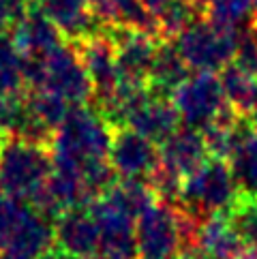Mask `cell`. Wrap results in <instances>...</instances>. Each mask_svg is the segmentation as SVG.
Segmentation results:
<instances>
[{"label":"cell","instance_id":"obj_1","mask_svg":"<svg viewBox=\"0 0 257 259\" xmlns=\"http://www.w3.org/2000/svg\"><path fill=\"white\" fill-rule=\"evenodd\" d=\"M52 176V148L5 137L0 144V191L28 203Z\"/></svg>","mask_w":257,"mask_h":259},{"label":"cell","instance_id":"obj_2","mask_svg":"<svg viewBox=\"0 0 257 259\" xmlns=\"http://www.w3.org/2000/svg\"><path fill=\"white\" fill-rule=\"evenodd\" d=\"M114 128L90 105H71L64 122L56 128L52 142V154L77 161L107 159Z\"/></svg>","mask_w":257,"mask_h":259},{"label":"cell","instance_id":"obj_3","mask_svg":"<svg viewBox=\"0 0 257 259\" xmlns=\"http://www.w3.org/2000/svg\"><path fill=\"white\" fill-rule=\"evenodd\" d=\"M238 197H240V187L229 163L223 159H208L199 169L185 178L178 201L201 217H227Z\"/></svg>","mask_w":257,"mask_h":259},{"label":"cell","instance_id":"obj_4","mask_svg":"<svg viewBox=\"0 0 257 259\" xmlns=\"http://www.w3.org/2000/svg\"><path fill=\"white\" fill-rule=\"evenodd\" d=\"M238 28H223L208 20L193 22L187 30H182L174 43L180 52L182 60L193 71L217 73L234 60Z\"/></svg>","mask_w":257,"mask_h":259},{"label":"cell","instance_id":"obj_5","mask_svg":"<svg viewBox=\"0 0 257 259\" xmlns=\"http://www.w3.org/2000/svg\"><path fill=\"white\" fill-rule=\"evenodd\" d=\"M43 84L39 90H50L62 97L69 105H88L93 101V81L73 43H62L43 56Z\"/></svg>","mask_w":257,"mask_h":259},{"label":"cell","instance_id":"obj_6","mask_svg":"<svg viewBox=\"0 0 257 259\" xmlns=\"http://www.w3.org/2000/svg\"><path fill=\"white\" fill-rule=\"evenodd\" d=\"M172 103L180 120H185L187 126L199 128V131L215 122L227 107L221 79L217 73L210 71H197L195 75H189L172 92Z\"/></svg>","mask_w":257,"mask_h":259},{"label":"cell","instance_id":"obj_7","mask_svg":"<svg viewBox=\"0 0 257 259\" xmlns=\"http://www.w3.org/2000/svg\"><path fill=\"white\" fill-rule=\"evenodd\" d=\"M135 240L140 259H174L180 255L176 203L157 199L137 219Z\"/></svg>","mask_w":257,"mask_h":259},{"label":"cell","instance_id":"obj_8","mask_svg":"<svg viewBox=\"0 0 257 259\" xmlns=\"http://www.w3.org/2000/svg\"><path fill=\"white\" fill-rule=\"evenodd\" d=\"M79 52V58L84 62V67L88 71V77L93 81V107L103 105L105 101H109L118 86L122 84V75L118 69V60H116V48L114 41L109 39L107 28L101 30L95 36L73 43Z\"/></svg>","mask_w":257,"mask_h":259},{"label":"cell","instance_id":"obj_9","mask_svg":"<svg viewBox=\"0 0 257 259\" xmlns=\"http://www.w3.org/2000/svg\"><path fill=\"white\" fill-rule=\"evenodd\" d=\"M107 159L116 169L118 178L146 180L148 174L157 167L161 156L157 146L148 137L137 133L131 126H118L112 133Z\"/></svg>","mask_w":257,"mask_h":259},{"label":"cell","instance_id":"obj_10","mask_svg":"<svg viewBox=\"0 0 257 259\" xmlns=\"http://www.w3.org/2000/svg\"><path fill=\"white\" fill-rule=\"evenodd\" d=\"M107 34L114 41L116 60L122 79L148 84L150 67L154 54H157L159 39H154L148 32L128 30V28H107Z\"/></svg>","mask_w":257,"mask_h":259},{"label":"cell","instance_id":"obj_11","mask_svg":"<svg viewBox=\"0 0 257 259\" xmlns=\"http://www.w3.org/2000/svg\"><path fill=\"white\" fill-rule=\"evenodd\" d=\"M39 9L69 43H79L105 30L88 0H39Z\"/></svg>","mask_w":257,"mask_h":259},{"label":"cell","instance_id":"obj_12","mask_svg":"<svg viewBox=\"0 0 257 259\" xmlns=\"http://www.w3.org/2000/svg\"><path fill=\"white\" fill-rule=\"evenodd\" d=\"M101 231L84 208L67 210L54 221V244L79 259H95Z\"/></svg>","mask_w":257,"mask_h":259},{"label":"cell","instance_id":"obj_13","mask_svg":"<svg viewBox=\"0 0 257 259\" xmlns=\"http://www.w3.org/2000/svg\"><path fill=\"white\" fill-rule=\"evenodd\" d=\"M124 126L135 128L137 133L148 137L152 144H163L169 135H174L180 128V116L172 99L154 97L150 92V97L131 112Z\"/></svg>","mask_w":257,"mask_h":259},{"label":"cell","instance_id":"obj_14","mask_svg":"<svg viewBox=\"0 0 257 259\" xmlns=\"http://www.w3.org/2000/svg\"><path fill=\"white\" fill-rule=\"evenodd\" d=\"M11 39L22 56L43 58L62 45V34L39 7H28V11L11 28Z\"/></svg>","mask_w":257,"mask_h":259},{"label":"cell","instance_id":"obj_15","mask_svg":"<svg viewBox=\"0 0 257 259\" xmlns=\"http://www.w3.org/2000/svg\"><path fill=\"white\" fill-rule=\"evenodd\" d=\"M161 161L172 165L176 171H180L182 176L193 174L195 169H199L210 156L204 144V135H201L199 128L193 126H180L176 133L169 135L167 140L161 144Z\"/></svg>","mask_w":257,"mask_h":259},{"label":"cell","instance_id":"obj_16","mask_svg":"<svg viewBox=\"0 0 257 259\" xmlns=\"http://www.w3.org/2000/svg\"><path fill=\"white\" fill-rule=\"evenodd\" d=\"M197 248H201L210 259H244L249 244L236 234L227 217L212 214L201 221Z\"/></svg>","mask_w":257,"mask_h":259},{"label":"cell","instance_id":"obj_17","mask_svg":"<svg viewBox=\"0 0 257 259\" xmlns=\"http://www.w3.org/2000/svg\"><path fill=\"white\" fill-rule=\"evenodd\" d=\"M227 163L234 171L240 193L257 197V128L251 118L240 120L238 140Z\"/></svg>","mask_w":257,"mask_h":259},{"label":"cell","instance_id":"obj_18","mask_svg":"<svg viewBox=\"0 0 257 259\" xmlns=\"http://www.w3.org/2000/svg\"><path fill=\"white\" fill-rule=\"evenodd\" d=\"M189 67L182 60L180 52L174 41H159L157 54H154L150 75H148V90L154 97L172 99V92L189 77Z\"/></svg>","mask_w":257,"mask_h":259},{"label":"cell","instance_id":"obj_19","mask_svg":"<svg viewBox=\"0 0 257 259\" xmlns=\"http://www.w3.org/2000/svg\"><path fill=\"white\" fill-rule=\"evenodd\" d=\"M52 246H54V221L39 214L34 208H26V214L22 223L17 225L7 251L24 259H36Z\"/></svg>","mask_w":257,"mask_h":259},{"label":"cell","instance_id":"obj_20","mask_svg":"<svg viewBox=\"0 0 257 259\" xmlns=\"http://www.w3.org/2000/svg\"><path fill=\"white\" fill-rule=\"evenodd\" d=\"M221 88L225 95V103L234 109L238 116L249 118L253 114V103L257 97V79L251 77L249 73L238 69L234 62L221 69Z\"/></svg>","mask_w":257,"mask_h":259},{"label":"cell","instance_id":"obj_21","mask_svg":"<svg viewBox=\"0 0 257 259\" xmlns=\"http://www.w3.org/2000/svg\"><path fill=\"white\" fill-rule=\"evenodd\" d=\"M99 251L95 259H140L135 240V223H120L99 229Z\"/></svg>","mask_w":257,"mask_h":259},{"label":"cell","instance_id":"obj_22","mask_svg":"<svg viewBox=\"0 0 257 259\" xmlns=\"http://www.w3.org/2000/svg\"><path fill=\"white\" fill-rule=\"evenodd\" d=\"M22 54L15 48L9 32L0 34V95H24Z\"/></svg>","mask_w":257,"mask_h":259},{"label":"cell","instance_id":"obj_23","mask_svg":"<svg viewBox=\"0 0 257 259\" xmlns=\"http://www.w3.org/2000/svg\"><path fill=\"white\" fill-rule=\"evenodd\" d=\"M24 97H26V103H28L30 112L39 118L43 124H48L52 131H56L64 122V118H67L69 109H71L67 101L50 90H26Z\"/></svg>","mask_w":257,"mask_h":259},{"label":"cell","instance_id":"obj_24","mask_svg":"<svg viewBox=\"0 0 257 259\" xmlns=\"http://www.w3.org/2000/svg\"><path fill=\"white\" fill-rule=\"evenodd\" d=\"M227 221L249 246L257 244V197L240 193L234 208L229 210Z\"/></svg>","mask_w":257,"mask_h":259},{"label":"cell","instance_id":"obj_25","mask_svg":"<svg viewBox=\"0 0 257 259\" xmlns=\"http://www.w3.org/2000/svg\"><path fill=\"white\" fill-rule=\"evenodd\" d=\"M159 156H161V154H159ZM146 182H148V187L152 189L154 195H157V199L174 203V201L180 199L182 184H185V176L174 169L172 165L163 163V161L159 159L157 167H154V169L148 174Z\"/></svg>","mask_w":257,"mask_h":259},{"label":"cell","instance_id":"obj_26","mask_svg":"<svg viewBox=\"0 0 257 259\" xmlns=\"http://www.w3.org/2000/svg\"><path fill=\"white\" fill-rule=\"evenodd\" d=\"M251 9L253 0H212L206 17L223 28H238Z\"/></svg>","mask_w":257,"mask_h":259},{"label":"cell","instance_id":"obj_27","mask_svg":"<svg viewBox=\"0 0 257 259\" xmlns=\"http://www.w3.org/2000/svg\"><path fill=\"white\" fill-rule=\"evenodd\" d=\"M26 208L28 206L24 201L9 197L0 191V251H7L17 225L22 223L26 214Z\"/></svg>","mask_w":257,"mask_h":259},{"label":"cell","instance_id":"obj_28","mask_svg":"<svg viewBox=\"0 0 257 259\" xmlns=\"http://www.w3.org/2000/svg\"><path fill=\"white\" fill-rule=\"evenodd\" d=\"M238 69H242L244 73H249L251 77L257 79V30L253 26L244 30H238L236 39V52L232 60Z\"/></svg>","mask_w":257,"mask_h":259},{"label":"cell","instance_id":"obj_29","mask_svg":"<svg viewBox=\"0 0 257 259\" xmlns=\"http://www.w3.org/2000/svg\"><path fill=\"white\" fill-rule=\"evenodd\" d=\"M28 0H0V34L11 32V28L28 11Z\"/></svg>","mask_w":257,"mask_h":259},{"label":"cell","instance_id":"obj_30","mask_svg":"<svg viewBox=\"0 0 257 259\" xmlns=\"http://www.w3.org/2000/svg\"><path fill=\"white\" fill-rule=\"evenodd\" d=\"M140 3L144 5V9H146V11H148L152 17H154V20H157V17L165 11V9H167L172 3H174V0H140Z\"/></svg>","mask_w":257,"mask_h":259},{"label":"cell","instance_id":"obj_31","mask_svg":"<svg viewBox=\"0 0 257 259\" xmlns=\"http://www.w3.org/2000/svg\"><path fill=\"white\" fill-rule=\"evenodd\" d=\"M36 259H79V257H75V255H71L69 251H64V248H60V246H52V248H48L43 255H39Z\"/></svg>","mask_w":257,"mask_h":259},{"label":"cell","instance_id":"obj_32","mask_svg":"<svg viewBox=\"0 0 257 259\" xmlns=\"http://www.w3.org/2000/svg\"><path fill=\"white\" fill-rule=\"evenodd\" d=\"M189 3L193 5V9H195V11L201 17H206L208 15V9H210V3H212V0H189Z\"/></svg>","mask_w":257,"mask_h":259},{"label":"cell","instance_id":"obj_33","mask_svg":"<svg viewBox=\"0 0 257 259\" xmlns=\"http://www.w3.org/2000/svg\"><path fill=\"white\" fill-rule=\"evenodd\" d=\"M180 259H210L201 248H193V251L185 253V255H180Z\"/></svg>","mask_w":257,"mask_h":259},{"label":"cell","instance_id":"obj_34","mask_svg":"<svg viewBox=\"0 0 257 259\" xmlns=\"http://www.w3.org/2000/svg\"><path fill=\"white\" fill-rule=\"evenodd\" d=\"M0 259H24V257L15 255V253H11V251H0Z\"/></svg>","mask_w":257,"mask_h":259},{"label":"cell","instance_id":"obj_35","mask_svg":"<svg viewBox=\"0 0 257 259\" xmlns=\"http://www.w3.org/2000/svg\"><path fill=\"white\" fill-rule=\"evenodd\" d=\"M244 259H257V244H253V246H249V251H246V255H244Z\"/></svg>","mask_w":257,"mask_h":259},{"label":"cell","instance_id":"obj_36","mask_svg":"<svg viewBox=\"0 0 257 259\" xmlns=\"http://www.w3.org/2000/svg\"><path fill=\"white\" fill-rule=\"evenodd\" d=\"M251 11H253V20H251V26H253V28L257 30V0H253V9H251Z\"/></svg>","mask_w":257,"mask_h":259},{"label":"cell","instance_id":"obj_37","mask_svg":"<svg viewBox=\"0 0 257 259\" xmlns=\"http://www.w3.org/2000/svg\"><path fill=\"white\" fill-rule=\"evenodd\" d=\"M253 124H255V128H257V97H255V103H253Z\"/></svg>","mask_w":257,"mask_h":259},{"label":"cell","instance_id":"obj_38","mask_svg":"<svg viewBox=\"0 0 257 259\" xmlns=\"http://www.w3.org/2000/svg\"><path fill=\"white\" fill-rule=\"evenodd\" d=\"M3 140H5V135H3V133H0V144H3Z\"/></svg>","mask_w":257,"mask_h":259},{"label":"cell","instance_id":"obj_39","mask_svg":"<svg viewBox=\"0 0 257 259\" xmlns=\"http://www.w3.org/2000/svg\"><path fill=\"white\" fill-rule=\"evenodd\" d=\"M28 3H39V0H28Z\"/></svg>","mask_w":257,"mask_h":259},{"label":"cell","instance_id":"obj_40","mask_svg":"<svg viewBox=\"0 0 257 259\" xmlns=\"http://www.w3.org/2000/svg\"><path fill=\"white\" fill-rule=\"evenodd\" d=\"M174 259H180V257H174Z\"/></svg>","mask_w":257,"mask_h":259}]
</instances>
